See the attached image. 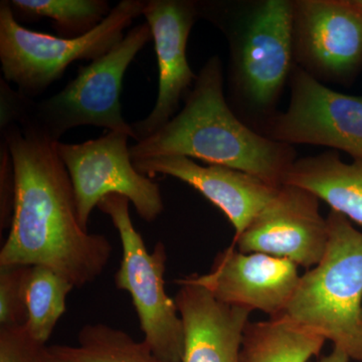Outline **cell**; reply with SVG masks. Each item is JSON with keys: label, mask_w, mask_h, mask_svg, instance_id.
<instances>
[{"label": "cell", "mask_w": 362, "mask_h": 362, "mask_svg": "<svg viewBox=\"0 0 362 362\" xmlns=\"http://www.w3.org/2000/svg\"><path fill=\"white\" fill-rule=\"evenodd\" d=\"M13 166V220L0 265L45 266L75 288L94 282L113 247L78 221L70 175L51 137L30 124L1 130Z\"/></svg>", "instance_id": "1"}, {"label": "cell", "mask_w": 362, "mask_h": 362, "mask_svg": "<svg viewBox=\"0 0 362 362\" xmlns=\"http://www.w3.org/2000/svg\"><path fill=\"white\" fill-rule=\"evenodd\" d=\"M185 106L163 127L130 147L132 161L185 156L257 176L275 187L297 160L292 145L257 132L235 115L225 94L223 63L207 59Z\"/></svg>", "instance_id": "2"}, {"label": "cell", "mask_w": 362, "mask_h": 362, "mask_svg": "<svg viewBox=\"0 0 362 362\" xmlns=\"http://www.w3.org/2000/svg\"><path fill=\"white\" fill-rule=\"evenodd\" d=\"M199 18L216 26L228 45V103L257 132L278 113L295 68L293 0H202Z\"/></svg>", "instance_id": "3"}, {"label": "cell", "mask_w": 362, "mask_h": 362, "mask_svg": "<svg viewBox=\"0 0 362 362\" xmlns=\"http://www.w3.org/2000/svg\"><path fill=\"white\" fill-rule=\"evenodd\" d=\"M327 221L325 254L301 276L284 314L362 362V233L337 211Z\"/></svg>", "instance_id": "4"}, {"label": "cell", "mask_w": 362, "mask_h": 362, "mask_svg": "<svg viewBox=\"0 0 362 362\" xmlns=\"http://www.w3.org/2000/svg\"><path fill=\"white\" fill-rule=\"evenodd\" d=\"M145 0H122L92 32L64 39L18 23L8 0L0 2V63L6 82L33 98L63 77L71 64L96 61L124 39V30L143 16Z\"/></svg>", "instance_id": "5"}, {"label": "cell", "mask_w": 362, "mask_h": 362, "mask_svg": "<svg viewBox=\"0 0 362 362\" xmlns=\"http://www.w3.org/2000/svg\"><path fill=\"white\" fill-rule=\"evenodd\" d=\"M151 40L148 23L131 28L110 52L90 65L78 66L76 77L58 94L40 102L33 100L18 125L30 124L56 142L80 126L126 133L135 140L131 124L123 118L120 95L128 66Z\"/></svg>", "instance_id": "6"}, {"label": "cell", "mask_w": 362, "mask_h": 362, "mask_svg": "<svg viewBox=\"0 0 362 362\" xmlns=\"http://www.w3.org/2000/svg\"><path fill=\"white\" fill-rule=\"evenodd\" d=\"M129 204L127 197L109 194L97 206L111 218L122 244L116 287L129 293L144 334L143 340L153 354L163 362H181L185 329L175 300L168 296L164 284L166 247L160 242L153 251H147L131 221Z\"/></svg>", "instance_id": "7"}, {"label": "cell", "mask_w": 362, "mask_h": 362, "mask_svg": "<svg viewBox=\"0 0 362 362\" xmlns=\"http://www.w3.org/2000/svg\"><path fill=\"white\" fill-rule=\"evenodd\" d=\"M129 138L126 133L109 132L78 144H57L73 183L78 221L85 230L93 209L109 194L127 197L147 223L156 221L163 211L158 183L133 165Z\"/></svg>", "instance_id": "8"}, {"label": "cell", "mask_w": 362, "mask_h": 362, "mask_svg": "<svg viewBox=\"0 0 362 362\" xmlns=\"http://www.w3.org/2000/svg\"><path fill=\"white\" fill-rule=\"evenodd\" d=\"M290 103L267 124L262 135L292 145L344 151L362 161V97L328 88L295 66Z\"/></svg>", "instance_id": "9"}, {"label": "cell", "mask_w": 362, "mask_h": 362, "mask_svg": "<svg viewBox=\"0 0 362 362\" xmlns=\"http://www.w3.org/2000/svg\"><path fill=\"white\" fill-rule=\"evenodd\" d=\"M295 65L318 82L350 86L362 71V16L350 0H293Z\"/></svg>", "instance_id": "10"}, {"label": "cell", "mask_w": 362, "mask_h": 362, "mask_svg": "<svg viewBox=\"0 0 362 362\" xmlns=\"http://www.w3.org/2000/svg\"><path fill=\"white\" fill-rule=\"evenodd\" d=\"M320 199L296 185H282L233 246L242 252H262L287 259L298 267L318 265L327 249L329 226Z\"/></svg>", "instance_id": "11"}, {"label": "cell", "mask_w": 362, "mask_h": 362, "mask_svg": "<svg viewBox=\"0 0 362 362\" xmlns=\"http://www.w3.org/2000/svg\"><path fill=\"white\" fill-rule=\"evenodd\" d=\"M300 278L298 266L289 259L242 252L230 245L218 252L209 273L185 280L204 288L223 303L276 317L285 313Z\"/></svg>", "instance_id": "12"}, {"label": "cell", "mask_w": 362, "mask_h": 362, "mask_svg": "<svg viewBox=\"0 0 362 362\" xmlns=\"http://www.w3.org/2000/svg\"><path fill=\"white\" fill-rule=\"evenodd\" d=\"M143 16L156 47L158 94L149 115L131 124L136 142L153 134L177 114L181 100L197 78L187 57L190 32L199 18L197 0H146Z\"/></svg>", "instance_id": "13"}, {"label": "cell", "mask_w": 362, "mask_h": 362, "mask_svg": "<svg viewBox=\"0 0 362 362\" xmlns=\"http://www.w3.org/2000/svg\"><path fill=\"white\" fill-rule=\"evenodd\" d=\"M138 173L173 176L201 192L226 214L239 237L273 199L278 188L257 176L226 166L199 165L185 156H159L132 161Z\"/></svg>", "instance_id": "14"}, {"label": "cell", "mask_w": 362, "mask_h": 362, "mask_svg": "<svg viewBox=\"0 0 362 362\" xmlns=\"http://www.w3.org/2000/svg\"><path fill=\"white\" fill-rule=\"evenodd\" d=\"M175 303L185 329L181 362H242L243 338L252 311L218 301L201 286L177 279Z\"/></svg>", "instance_id": "15"}, {"label": "cell", "mask_w": 362, "mask_h": 362, "mask_svg": "<svg viewBox=\"0 0 362 362\" xmlns=\"http://www.w3.org/2000/svg\"><path fill=\"white\" fill-rule=\"evenodd\" d=\"M283 185L308 190L331 211L362 226V161L343 162L334 150L302 157L293 164Z\"/></svg>", "instance_id": "16"}, {"label": "cell", "mask_w": 362, "mask_h": 362, "mask_svg": "<svg viewBox=\"0 0 362 362\" xmlns=\"http://www.w3.org/2000/svg\"><path fill=\"white\" fill-rule=\"evenodd\" d=\"M325 341L282 314L247 324L240 357L242 362H309L320 354Z\"/></svg>", "instance_id": "17"}, {"label": "cell", "mask_w": 362, "mask_h": 362, "mask_svg": "<svg viewBox=\"0 0 362 362\" xmlns=\"http://www.w3.org/2000/svg\"><path fill=\"white\" fill-rule=\"evenodd\" d=\"M16 20L52 21L59 37L77 39L92 32L110 14L106 0H8Z\"/></svg>", "instance_id": "18"}, {"label": "cell", "mask_w": 362, "mask_h": 362, "mask_svg": "<svg viewBox=\"0 0 362 362\" xmlns=\"http://www.w3.org/2000/svg\"><path fill=\"white\" fill-rule=\"evenodd\" d=\"M52 351L71 362H163L147 343L103 323L87 324L78 335L77 346L54 345Z\"/></svg>", "instance_id": "19"}, {"label": "cell", "mask_w": 362, "mask_h": 362, "mask_svg": "<svg viewBox=\"0 0 362 362\" xmlns=\"http://www.w3.org/2000/svg\"><path fill=\"white\" fill-rule=\"evenodd\" d=\"M74 286L52 269L30 266L25 283V328L40 345H45L66 312V298Z\"/></svg>", "instance_id": "20"}, {"label": "cell", "mask_w": 362, "mask_h": 362, "mask_svg": "<svg viewBox=\"0 0 362 362\" xmlns=\"http://www.w3.org/2000/svg\"><path fill=\"white\" fill-rule=\"evenodd\" d=\"M30 268L0 265V327L25 325V283Z\"/></svg>", "instance_id": "21"}, {"label": "cell", "mask_w": 362, "mask_h": 362, "mask_svg": "<svg viewBox=\"0 0 362 362\" xmlns=\"http://www.w3.org/2000/svg\"><path fill=\"white\" fill-rule=\"evenodd\" d=\"M42 346L30 337L25 325L0 327V362H37Z\"/></svg>", "instance_id": "22"}, {"label": "cell", "mask_w": 362, "mask_h": 362, "mask_svg": "<svg viewBox=\"0 0 362 362\" xmlns=\"http://www.w3.org/2000/svg\"><path fill=\"white\" fill-rule=\"evenodd\" d=\"M350 357L346 352L343 351L339 347L333 346L332 351L328 356H321L314 362H349Z\"/></svg>", "instance_id": "23"}, {"label": "cell", "mask_w": 362, "mask_h": 362, "mask_svg": "<svg viewBox=\"0 0 362 362\" xmlns=\"http://www.w3.org/2000/svg\"><path fill=\"white\" fill-rule=\"evenodd\" d=\"M37 362H71L52 351L51 347L42 346L40 350Z\"/></svg>", "instance_id": "24"}, {"label": "cell", "mask_w": 362, "mask_h": 362, "mask_svg": "<svg viewBox=\"0 0 362 362\" xmlns=\"http://www.w3.org/2000/svg\"><path fill=\"white\" fill-rule=\"evenodd\" d=\"M350 4L356 9L357 13L362 16V0H350Z\"/></svg>", "instance_id": "25"}]
</instances>
